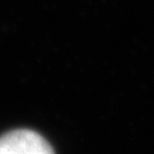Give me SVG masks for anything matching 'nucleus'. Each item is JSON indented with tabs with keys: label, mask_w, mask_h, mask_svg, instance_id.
Listing matches in <instances>:
<instances>
[{
	"label": "nucleus",
	"mask_w": 154,
	"mask_h": 154,
	"mask_svg": "<svg viewBox=\"0 0 154 154\" xmlns=\"http://www.w3.org/2000/svg\"><path fill=\"white\" fill-rule=\"evenodd\" d=\"M0 154H55L41 135L30 130H15L0 137Z\"/></svg>",
	"instance_id": "f257e3e1"
}]
</instances>
